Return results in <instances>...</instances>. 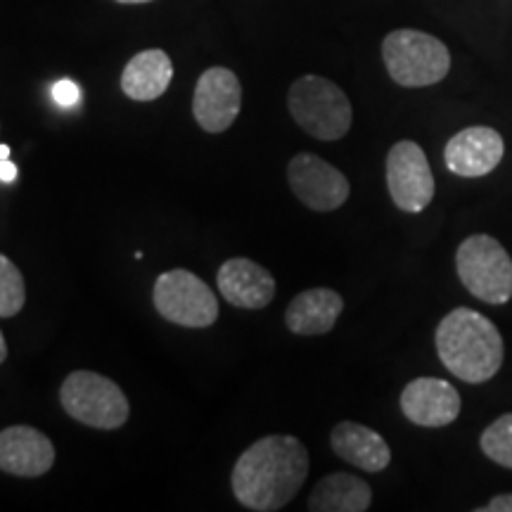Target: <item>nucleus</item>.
I'll use <instances>...</instances> for the list:
<instances>
[{
    "label": "nucleus",
    "instance_id": "nucleus-1",
    "mask_svg": "<svg viewBox=\"0 0 512 512\" xmlns=\"http://www.w3.org/2000/svg\"><path fill=\"white\" fill-rule=\"evenodd\" d=\"M309 477V451L297 437L271 434L254 441L233 467V496L254 512L283 510Z\"/></svg>",
    "mask_w": 512,
    "mask_h": 512
},
{
    "label": "nucleus",
    "instance_id": "nucleus-2",
    "mask_svg": "<svg viewBox=\"0 0 512 512\" xmlns=\"http://www.w3.org/2000/svg\"><path fill=\"white\" fill-rule=\"evenodd\" d=\"M434 342L441 363L463 382H489L503 366L501 332L489 318L465 306L441 318Z\"/></svg>",
    "mask_w": 512,
    "mask_h": 512
},
{
    "label": "nucleus",
    "instance_id": "nucleus-3",
    "mask_svg": "<svg viewBox=\"0 0 512 512\" xmlns=\"http://www.w3.org/2000/svg\"><path fill=\"white\" fill-rule=\"evenodd\" d=\"M287 110L302 131L325 143L347 136L354 121L347 93L335 81L316 74H306L292 83Z\"/></svg>",
    "mask_w": 512,
    "mask_h": 512
},
{
    "label": "nucleus",
    "instance_id": "nucleus-4",
    "mask_svg": "<svg viewBox=\"0 0 512 512\" xmlns=\"http://www.w3.org/2000/svg\"><path fill=\"white\" fill-rule=\"evenodd\" d=\"M382 60L392 81L403 88H425L451 72V53L437 36L418 29H396L384 38Z\"/></svg>",
    "mask_w": 512,
    "mask_h": 512
},
{
    "label": "nucleus",
    "instance_id": "nucleus-5",
    "mask_svg": "<svg viewBox=\"0 0 512 512\" xmlns=\"http://www.w3.org/2000/svg\"><path fill=\"white\" fill-rule=\"evenodd\" d=\"M60 403L67 415L93 430H119L131 415L124 389L93 370H76L69 375L62 382Z\"/></svg>",
    "mask_w": 512,
    "mask_h": 512
},
{
    "label": "nucleus",
    "instance_id": "nucleus-6",
    "mask_svg": "<svg viewBox=\"0 0 512 512\" xmlns=\"http://www.w3.org/2000/svg\"><path fill=\"white\" fill-rule=\"evenodd\" d=\"M460 283L472 297L486 304H505L512 299V259L491 235H472L456 252Z\"/></svg>",
    "mask_w": 512,
    "mask_h": 512
},
{
    "label": "nucleus",
    "instance_id": "nucleus-7",
    "mask_svg": "<svg viewBox=\"0 0 512 512\" xmlns=\"http://www.w3.org/2000/svg\"><path fill=\"white\" fill-rule=\"evenodd\" d=\"M152 302L159 316L181 328H209L219 318V299L209 285L185 268H174L157 278Z\"/></svg>",
    "mask_w": 512,
    "mask_h": 512
},
{
    "label": "nucleus",
    "instance_id": "nucleus-8",
    "mask_svg": "<svg viewBox=\"0 0 512 512\" xmlns=\"http://www.w3.org/2000/svg\"><path fill=\"white\" fill-rule=\"evenodd\" d=\"M387 188L396 207L406 214H420L434 200L432 166L425 150L413 140H401L387 155Z\"/></svg>",
    "mask_w": 512,
    "mask_h": 512
},
{
    "label": "nucleus",
    "instance_id": "nucleus-9",
    "mask_svg": "<svg viewBox=\"0 0 512 512\" xmlns=\"http://www.w3.org/2000/svg\"><path fill=\"white\" fill-rule=\"evenodd\" d=\"M287 183L297 200L313 211H335L349 200L351 192L347 176L311 152H299L290 159Z\"/></svg>",
    "mask_w": 512,
    "mask_h": 512
},
{
    "label": "nucleus",
    "instance_id": "nucleus-10",
    "mask_svg": "<svg viewBox=\"0 0 512 512\" xmlns=\"http://www.w3.org/2000/svg\"><path fill=\"white\" fill-rule=\"evenodd\" d=\"M242 110V86L238 74L226 67H211L200 76L192 98L195 121L207 133H223L235 124Z\"/></svg>",
    "mask_w": 512,
    "mask_h": 512
},
{
    "label": "nucleus",
    "instance_id": "nucleus-11",
    "mask_svg": "<svg viewBox=\"0 0 512 512\" xmlns=\"http://www.w3.org/2000/svg\"><path fill=\"white\" fill-rule=\"evenodd\" d=\"M505 155L503 136L491 126H470L446 143L444 162L460 178H482L501 164Z\"/></svg>",
    "mask_w": 512,
    "mask_h": 512
},
{
    "label": "nucleus",
    "instance_id": "nucleus-12",
    "mask_svg": "<svg viewBox=\"0 0 512 512\" xmlns=\"http://www.w3.org/2000/svg\"><path fill=\"white\" fill-rule=\"evenodd\" d=\"M401 411L418 427H446L460 415V394L439 377H415L401 392Z\"/></svg>",
    "mask_w": 512,
    "mask_h": 512
},
{
    "label": "nucleus",
    "instance_id": "nucleus-13",
    "mask_svg": "<svg viewBox=\"0 0 512 512\" xmlns=\"http://www.w3.org/2000/svg\"><path fill=\"white\" fill-rule=\"evenodd\" d=\"M55 465V446L46 434L29 425L0 432V470L12 477H41Z\"/></svg>",
    "mask_w": 512,
    "mask_h": 512
},
{
    "label": "nucleus",
    "instance_id": "nucleus-14",
    "mask_svg": "<svg viewBox=\"0 0 512 512\" xmlns=\"http://www.w3.org/2000/svg\"><path fill=\"white\" fill-rule=\"evenodd\" d=\"M221 297L245 311L266 309L275 299V278L268 268L245 256L228 259L216 275Z\"/></svg>",
    "mask_w": 512,
    "mask_h": 512
},
{
    "label": "nucleus",
    "instance_id": "nucleus-15",
    "mask_svg": "<svg viewBox=\"0 0 512 512\" xmlns=\"http://www.w3.org/2000/svg\"><path fill=\"white\" fill-rule=\"evenodd\" d=\"M330 444L339 458L363 472H382L392 463V448L382 434L361 425V422H339L332 427Z\"/></svg>",
    "mask_w": 512,
    "mask_h": 512
},
{
    "label": "nucleus",
    "instance_id": "nucleus-16",
    "mask_svg": "<svg viewBox=\"0 0 512 512\" xmlns=\"http://www.w3.org/2000/svg\"><path fill=\"white\" fill-rule=\"evenodd\" d=\"M344 311V299L328 287L306 290L292 299L285 311V325L294 335H328Z\"/></svg>",
    "mask_w": 512,
    "mask_h": 512
},
{
    "label": "nucleus",
    "instance_id": "nucleus-17",
    "mask_svg": "<svg viewBox=\"0 0 512 512\" xmlns=\"http://www.w3.org/2000/svg\"><path fill=\"white\" fill-rule=\"evenodd\" d=\"M174 79V62L164 50L152 48L131 57L121 74V91L136 102H152L169 91Z\"/></svg>",
    "mask_w": 512,
    "mask_h": 512
},
{
    "label": "nucleus",
    "instance_id": "nucleus-18",
    "mask_svg": "<svg viewBox=\"0 0 512 512\" xmlns=\"http://www.w3.org/2000/svg\"><path fill=\"white\" fill-rule=\"evenodd\" d=\"M373 505V489L349 472H332L309 496L311 512H366Z\"/></svg>",
    "mask_w": 512,
    "mask_h": 512
},
{
    "label": "nucleus",
    "instance_id": "nucleus-19",
    "mask_svg": "<svg viewBox=\"0 0 512 512\" xmlns=\"http://www.w3.org/2000/svg\"><path fill=\"white\" fill-rule=\"evenodd\" d=\"M27 304L24 275L12 264L10 256L0 254V318H12Z\"/></svg>",
    "mask_w": 512,
    "mask_h": 512
},
{
    "label": "nucleus",
    "instance_id": "nucleus-20",
    "mask_svg": "<svg viewBox=\"0 0 512 512\" xmlns=\"http://www.w3.org/2000/svg\"><path fill=\"white\" fill-rule=\"evenodd\" d=\"M484 456L496 465L512 470V413H505L494 425H489L479 439Z\"/></svg>",
    "mask_w": 512,
    "mask_h": 512
},
{
    "label": "nucleus",
    "instance_id": "nucleus-21",
    "mask_svg": "<svg viewBox=\"0 0 512 512\" xmlns=\"http://www.w3.org/2000/svg\"><path fill=\"white\" fill-rule=\"evenodd\" d=\"M53 100L60 107H76L81 100V88L74 81L62 79L53 86Z\"/></svg>",
    "mask_w": 512,
    "mask_h": 512
},
{
    "label": "nucleus",
    "instance_id": "nucleus-22",
    "mask_svg": "<svg viewBox=\"0 0 512 512\" xmlns=\"http://www.w3.org/2000/svg\"><path fill=\"white\" fill-rule=\"evenodd\" d=\"M477 512H512V494L491 498L489 503L482 505V508H477Z\"/></svg>",
    "mask_w": 512,
    "mask_h": 512
},
{
    "label": "nucleus",
    "instance_id": "nucleus-23",
    "mask_svg": "<svg viewBox=\"0 0 512 512\" xmlns=\"http://www.w3.org/2000/svg\"><path fill=\"white\" fill-rule=\"evenodd\" d=\"M17 178V166L10 159H0V181L3 183H15Z\"/></svg>",
    "mask_w": 512,
    "mask_h": 512
},
{
    "label": "nucleus",
    "instance_id": "nucleus-24",
    "mask_svg": "<svg viewBox=\"0 0 512 512\" xmlns=\"http://www.w3.org/2000/svg\"><path fill=\"white\" fill-rule=\"evenodd\" d=\"M5 358H8V342H5L3 332H0V363H3Z\"/></svg>",
    "mask_w": 512,
    "mask_h": 512
},
{
    "label": "nucleus",
    "instance_id": "nucleus-25",
    "mask_svg": "<svg viewBox=\"0 0 512 512\" xmlns=\"http://www.w3.org/2000/svg\"><path fill=\"white\" fill-rule=\"evenodd\" d=\"M0 159H10V147L8 145H0Z\"/></svg>",
    "mask_w": 512,
    "mask_h": 512
},
{
    "label": "nucleus",
    "instance_id": "nucleus-26",
    "mask_svg": "<svg viewBox=\"0 0 512 512\" xmlns=\"http://www.w3.org/2000/svg\"><path fill=\"white\" fill-rule=\"evenodd\" d=\"M117 3H124V5H140V3H150V0H117Z\"/></svg>",
    "mask_w": 512,
    "mask_h": 512
}]
</instances>
